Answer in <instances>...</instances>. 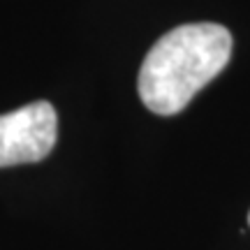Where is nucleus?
Returning a JSON list of instances; mask_svg holds the SVG:
<instances>
[{
    "label": "nucleus",
    "mask_w": 250,
    "mask_h": 250,
    "mask_svg": "<svg viewBox=\"0 0 250 250\" xmlns=\"http://www.w3.org/2000/svg\"><path fill=\"white\" fill-rule=\"evenodd\" d=\"M232 33L220 23H186L162 35L139 70V98L158 116H174L225 70Z\"/></svg>",
    "instance_id": "f257e3e1"
},
{
    "label": "nucleus",
    "mask_w": 250,
    "mask_h": 250,
    "mask_svg": "<svg viewBox=\"0 0 250 250\" xmlns=\"http://www.w3.org/2000/svg\"><path fill=\"white\" fill-rule=\"evenodd\" d=\"M58 139L56 109L40 100L0 116V167L44 160Z\"/></svg>",
    "instance_id": "f03ea898"
},
{
    "label": "nucleus",
    "mask_w": 250,
    "mask_h": 250,
    "mask_svg": "<svg viewBox=\"0 0 250 250\" xmlns=\"http://www.w3.org/2000/svg\"><path fill=\"white\" fill-rule=\"evenodd\" d=\"M248 223H250V218H248Z\"/></svg>",
    "instance_id": "7ed1b4c3"
}]
</instances>
